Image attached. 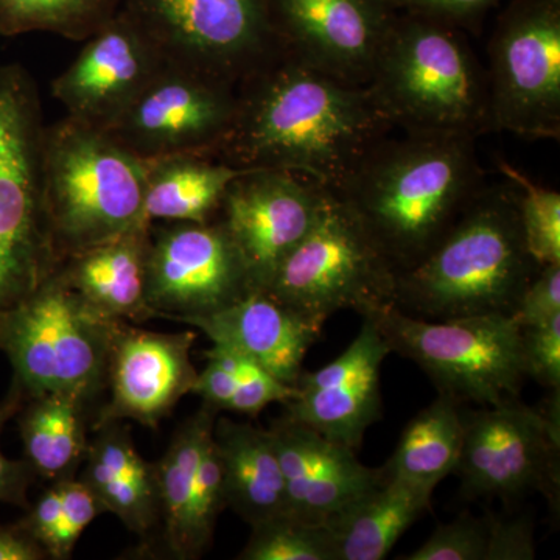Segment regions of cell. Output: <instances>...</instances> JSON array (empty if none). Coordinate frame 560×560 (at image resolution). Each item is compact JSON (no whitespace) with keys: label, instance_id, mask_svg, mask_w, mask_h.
I'll use <instances>...</instances> for the list:
<instances>
[{"label":"cell","instance_id":"6da1fadb","mask_svg":"<svg viewBox=\"0 0 560 560\" xmlns=\"http://www.w3.org/2000/svg\"><path fill=\"white\" fill-rule=\"evenodd\" d=\"M217 160L242 171H285L335 189L393 130L366 86L345 83L280 50L243 81Z\"/></svg>","mask_w":560,"mask_h":560},{"label":"cell","instance_id":"7a4b0ae2","mask_svg":"<svg viewBox=\"0 0 560 560\" xmlns=\"http://www.w3.org/2000/svg\"><path fill=\"white\" fill-rule=\"evenodd\" d=\"M482 186L475 139L405 135L375 143L330 191L397 275L434 248Z\"/></svg>","mask_w":560,"mask_h":560},{"label":"cell","instance_id":"3957f363","mask_svg":"<svg viewBox=\"0 0 560 560\" xmlns=\"http://www.w3.org/2000/svg\"><path fill=\"white\" fill-rule=\"evenodd\" d=\"M540 268L523 241L514 184H485L434 248L397 272L394 305L429 320L512 316Z\"/></svg>","mask_w":560,"mask_h":560},{"label":"cell","instance_id":"277c9868","mask_svg":"<svg viewBox=\"0 0 560 560\" xmlns=\"http://www.w3.org/2000/svg\"><path fill=\"white\" fill-rule=\"evenodd\" d=\"M366 88L405 135L477 139L492 131L488 72L453 22L396 13Z\"/></svg>","mask_w":560,"mask_h":560},{"label":"cell","instance_id":"5b68a950","mask_svg":"<svg viewBox=\"0 0 560 560\" xmlns=\"http://www.w3.org/2000/svg\"><path fill=\"white\" fill-rule=\"evenodd\" d=\"M147 161L109 131L72 117L47 125L44 202L61 264L73 254L151 226L145 220Z\"/></svg>","mask_w":560,"mask_h":560},{"label":"cell","instance_id":"8992f818","mask_svg":"<svg viewBox=\"0 0 560 560\" xmlns=\"http://www.w3.org/2000/svg\"><path fill=\"white\" fill-rule=\"evenodd\" d=\"M46 127L31 72L0 65V320L61 267L44 202Z\"/></svg>","mask_w":560,"mask_h":560},{"label":"cell","instance_id":"52a82bcc","mask_svg":"<svg viewBox=\"0 0 560 560\" xmlns=\"http://www.w3.org/2000/svg\"><path fill=\"white\" fill-rule=\"evenodd\" d=\"M121 324L92 307L57 271L0 320V350L25 396L66 393L90 401L108 381Z\"/></svg>","mask_w":560,"mask_h":560},{"label":"cell","instance_id":"ba28073f","mask_svg":"<svg viewBox=\"0 0 560 560\" xmlns=\"http://www.w3.org/2000/svg\"><path fill=\"white\" fill-rule=\"evenodd\" d=\"M368 318L390 352L418 364L440 394L480 407L521 399L523 382L528 377L523 330L512 316L429 320L390 305Z\"/></svg>","mask_w":560,"mask_h":560},{"label":"cell","instance_id":"9c48e42d","mask_svg":"<svg viewBox=\"0 0 560 560\" xmlns=\"http://www.w3.org/2000/svg\"><path fill=\"white\" fill-rule=\"evenodd\" d=\"M265 291L323 329L335 313L350 311L368 318L394 305L396 270L326 189L312 230Z\"/></svg>","mask_w":560,"mask_h":560},{"label":"cell","instance_id":"30bf717a","mask_svg":"<svg viewBox=\"0 0 560 560\" xmlns=\"http://www.w3.org/2000/svg\"><path fill=\"white\" fill-rule=\"evenodd\" d=\"M165 62L238 88L279 54L268 0H124Z\"/></svg>","mask_w":560,"mask_h":560},{"label":"cell","instance_id":"8fae6325","mask_svg":"<svg viewBox=\"0 0 560 560\" xmlns=\"http://www.w3.org/2000/svg\"><path fill=\"white\" fill-rule=\"evenodd\" d=\"M492 131L560 139V0H512L489 43Z\"/></svg>","mask_w":560,"mask_h":560},{"label":"cell","instance_id":"7c38bea8","mask_svg":"<svg viewBox=\"0 0 560 560\" xmlns=\"http://www.w3.org/2000/svg\"><path fill=\"white\" fill-rule=\"evenodd\" d=\"M458 466L464 499H521L559 492V399L550 411L521 399L463 411Z\"/></svg>","mask_w":560,"mask_h":560},{"label":"cell","instance_id":"4fadbf2b","mask_svg":"<svg viewBox=\"0 0 560 560\" xmlns=\"http://www.w3.org/2000/svg\"><path fill=\"white\" fill-rule=\"evenodd\" d=\"M237 108V88L165 62L108 131L145 161L175 154L215 158Z\"/></svg>","mask_w":560,"mask_h":560},{"label":"cell","instance_id":"5bb4252c","mask_svg":"<svg viewBox=\"0 0 560 560\" xmlns=\"http://www.w3.org/2000/svg\"><path fill=\"white\" fill-rule=\"evenodd\" d=\"M250 290L245 265L219 220L150 230L147 302L153 318L183 323L212 315Z\"/></svg>","mask_w":560,"mask_h":560},{"label":"cell","instance_id":"9a60e30c","mask_svg":"<svg viewBox=\"0 0 560 560\" xmlns=\"http://www.w3.org/2000/svg\"><path fill=\"white\" fill-rule=\"evenodd\" d=\"M326 189L285 171H243L224 195L223 224L253 290H267L280 265L312 230Z\"/></svg>","mask_w":560,"mask_h":560},{"label":"cell","instance_id":"2e32d148","mask_svg":"<svg viewBox=\"0 0 560 560\" xmlns=\"http://www.w3.org/2000/svg\"><path fill=\"white\" fill-rule=\"evenodd\" d=\"M280 49L355 86H366L396 11L385 0H268Z\"/></svg>","mask_w":560,"mask_h":560},{"label":"cell","instance_id":"e0dca14e","mask_svg":"<svg viewBox=\"0 0 560 560\" xmlns=\"http://www.w3.org/2000/svg\"><path fill=\"white\" fill-rule=\"evenodd\" d=\"M165 65L124 9L84 40L79 57L51 83L66 116L108 131Z\"/></svg>","mask_w":560,"mask_h":560},{"label":"cell","instance_id":"ac0fdd59","mask_svg":"<svg viewBox=\"0 0 560 560\" xmlns=\"http://www.w3.org/2000/svg\"><path fill=\"white\" fill-rule=\"evenodd\" d=\"M389 353L375 324L363 318L340 357L318 371L302 372L283 418L359 451L368 429L382 418V364Z\"/></svg>","mask_w":560,"mask_h":560},{"label":"cell","instance_id":"d6986e66","mask_svg":"<svg viewBox=\"0 0 560 560\" xmlns=\"http://www.w3.org/2000/svg\"><path fill=\"white\" fill-rule=\"evenodd\" d=\"M197 340L191 330L158 334L121 324L114 340L108 368L110 399L97 427L132 419L154 429L186 394L198 372L190 360Z\"/></svg>","mask_w":560,"mask_h":560},{"label":"cell","instance_id":"ffe728a7","mask_svg":"<svg viewBox=\"0 0 560 560\" xmlns=\"http://www.w3.org/2000/svg\"><path fill=\"white\" fill-rule=\"evenodd\" d=\"M270 433L294 517L327 522L381 481V469L361 464L357 451L300 422L276 420Z\"/></svg>","mask_w":560,"mask_h":560},{"label":"cell","instance_id":"44dd1931","mask_svg":"<svg viewBox=\"0 0 560 560\" xmlns=\"http://www.w3.org/2000/svg\"><path fill=\"white\" fill-rule=\"evenodd\" d=\"M183 324L201 330L213 345L241 353L291 386L300 381L305 355L323 330L265 290H250L220 312L184 319Z\"/></svg>","mask_w":560,"mask_h":560},{"label":"cell","instance_id":"7402d4cb","mask_svg":"<svg viewBox=\"0 0 560 560\" xmlns=\"http://www.w3.org/2000/svg\"><path fill=\"white\" fill-rule=\"evenodd\" d=\"M151 226L73 254L58 268L66 283L110 319L153 318L147 302Z\"/></svg>","mask_w":560,"mask_h":560},{"label":"cell","instance_id":"603a6c76","mask_svg":"<svg viewBox=\"0 0 560 560\" xmlns=\"http://www.w3.org/2000/svg\"><path fill=\"white\" fill-rule=\"evenodd\" d=\"M213 442L226 506L250 526L289 514L285 481L270 430L217 419Z\"/></svg>","mask_w":560,"mask_h":560},{"label":"cell","instance_id":"cb8c5ba5","mask_svg":"<svg viewBox=\"0 0 560 560\" xmlns=\"http://www.w3.org/2000/svg\"><path fill=\"white\" fill-rule=\"evenodd\" d=\"M88 444L81 481L105 512H113L132 533H149L160 517L156 471L136 451L130 431L119 420L97 427Z\"/></svg>","mask_w":560,"mask_h":560},{"label":"cell","instance_id":"d4e9b609","mask_svg":"<svg viewBox=\"0 0 560 560\" xmlns=\"http://www.w3.org/2000/svg\"><path fill=\"white\" fill-rule=\"evenodd\" d=\"M382 471V470H381ZM430 490L386 477L324 522L337 560H382L429 511Z\"/></svg>","mask_w":560,"mask_h":560},{"label":"cell","instance_id":"484cf974","mask_svg":"<svg viewBox=\"0 0 560 560\" xmlns=\"http://www.w3.org/2000/svg\"><path fill=\"white\" fill-rule=\"evenodd\" d=\"M242 168L206 154H175L147 161L143 212L150 224L209 223Z\"/></svg>","mask_w":560,"mask_h":560},{"label":"cell","instance_id":"4316f807","mask_svg":"<svg viewBox=\"0 0 560 560\" xmlns=\"http://www.w3.org/2000/svg\"><path fill=\"white\" fill-rule=\"evenodd\" d=\"M463 441V404L440 394L405 427L382 474L433 492L458 466Z\"/></svg>","mask_w":560,"mask_h":560},{"label":"cell","instance_id":"83f0119b","mask_svg":"<svg viewBox=\"0 0 560 560\" xmlns=\"http://www.w3.org/2000/svg\"><path fill=\"white\" fill-rule=\"evenodd\" d=\"M20 415L25 460L35 475L55 482L73 477L86 453L84 401L66 393L40 394Z\"/></svg>","mask_w":560,"mask_h":560},{"label":"cell","instance_id":"f1b7e54d","mask_svg":"<svg viewBox=\"0 0 560 560\" xmlns=\"http://www.w3.org/2000/svg\"><path fill=\"white\" fill-rule=\"evenodd\" d=\"M217 415L219 412L205 405L194 418L180 427L164 458L154 466L165 544L179 559L186 539L198 464L206 442L212 436Z\"/></svg>","mask_w":560,"mask_h":560},{"label":"cell","instance_id":"f546056e","mask_svg":"<svg viewBox=\"0 0 560 560\" xmlns=\"http://www.w3.org/2000/svg\"><path fill=\"white\" fill-rule=\"evenodd\" d=\"M124 0H0V36L47 32L86 40L116 16Z\"/></svg>","mask_w":560,"mask_h":560},{"label":"cell","instance_id":"4dcf8cb0","mask_svg":"<svg viewBox=\"0 0 560 560\" xmlns=\"http://www.w3.org/2000/svg\"><path fill=\"white\" fill-rule=\"evenodd\" d=\"M499 168L517 189L518 215L526 249L539 267L560 265V194L533 183L506 161Z\"/></svg>","mask_w":560,"mask_h":560},{"label":"cell","instance_id":"1f68e13d","mask_svg":"<svg viewBox=\"0 0 560 560\" xmlns=\"http://www.w3.org/2000/svg\"><path fill=\"white\" fill-rule=\"evenodd\" d=\"M242 560H337L323 523L283 514L253 526Z\"/></svg>","mask_w":560,"mask_h":560},{"label":"cell","instance_id":"d6a6232c","mask_svg":"<svg viewBox=\"0 0 560 560\" xmlns=\"http://www.w3.org/2000/svg\"><path fill=\"white\" fill-rule=\"evenodd\" d=\"M224 506L226 504H224L223 478H221L220 459L212 431V436L206 442L200 464H198L180 559L198 558L209 547L217 518Z\"/></svg>","mask_w":560,"mask_h":560},{"label":"cell","instance_id":"836d02e7","mask_svg":"<svg viewBox=\"0 0 560 560\" xmlns=\"http://www.w3.org/2000/svg\"><path fill=\"white\" fill-rule=\"evenodd\" d=\"M493 515L464 512L436 530L405 560H489Z\"/></svg>","mask_w":560,"mask_h":560},{"label":"cell","instance_id":"e575fe53","mask_svg":"<svg viewBox=\"0 0 560 560\" xmlns=\"http://www.w3.org/2000/svg\"><path fill=\"white\" fill-rule=\"evenodd\" d=\"M57 482L61 492L60 517L43 541V550L49 558L65 560L72 555L84 529L105 511L83 481L70 477Z\"/></svg>","mask_w":560,"mask_h":560},{"label":"cell","instance_id":"d590c367","mask_svg":"<svg viewBox=\"0 0 560 560\" xmlns=\"http://www.w3.org/2000/svg\"><path fill=\"white\" fill-rule=\"evenodd\" d=\"M241 355V353H238ZM296 386L278 381L270 372L241 355L237 372V388L226 411L257 416L268 405L283 404L296 397Z\"/></svg>","mask_w":560,"mask_h":560},{"label":"cell","instance_id":"8d00e7d4","mask_svg":"<svg viewBox=\"0 0 560 560\" xmlns=\"http://www.w3.org/2000/svg\"><path fill=\"white\" fill-rule=\"evenodd\" d=\"M523 330L526 377L552 390L560 389V313Z\"/></svg>","mask_w":560,"mask_h":560},{"label":"cell","instance_id":"74e56055","mask_svg":"<svg viewBox=\"0 0 560 560\" xmlns=\"http://www.w3.org/2000/svg\"><path fill=\"white\" fill-rule=\"evenodd\" d=\"M205 371L197 375L191 393L200 396L206 407L213 411H226L237 388V372L241 355L234 350L213 345L206 350Z\"/></svg>","mask_w":560,"mask_h":560},{"label":"cell","instance_id":"f35d334b","mask_svg":"<svg viewBox=\"0 0 560 560\" xmlns=\"http://www.w3.org/2000/svg\"><path fill=\"white\" fill-rule=\"evenodd\" d=\"M24 390L20 383L13 382L10 393L0 404V434L3 427L11 418L18 415L24 401ZM35 471L28 466L27 460H11L0 451V501L14 504V506L27 508V492Z\"/></svg>","mask_w":560,"mask_h":560},{"label":"cell","instance_id":"ab89813d","mask_svg":"<svg viewBox=\"0 0 560 560\" xmlns=\"http://www.w3.org/2000/svg\"><path fill=\"white\" fill-rule=\"evenodd\" d=\"M560 313V265H547L523 291L512 319L522 327L539 326Z\"/></svg>","mask_w":560,"mask_h":560},{"label":"cell","instance_id":"60d3db41","mask_svg":"<svg viewBox=\"0 0 560 560\" xmlns=\"http://www.w3.org/2000/svg\"><path fill=\"white\" fill-rule=\"evenodd\" d=\"M536 558L534 526L528 517L501 518L493 515L489 560Z\"/></svg>","mask_w":560,"mask_h":560},{"label":"cell","instance_id":"b9f144b4","mask_svg":"<svg viewBox=\"0 0 560 560\" xmlns=\"http://www.w3.org/2000/svg\"><path fill=\"white\" fill-rule=\"evenodd\" d=\"M396 13H418L453 22L481 13L499 0H385Z\"/></svg>","mask_w":560,"mask_h":560},{"label":"cell","instance_id":"7bdbcfd3","mask_svg":"<svg viewBox=\"0 0 560 560\" xmlns=\"http://www.w3.org/2000/svg\"><path fill=\"white\" fill-rule=\"evenodd\" d=\"M43 547L21 526H0V560L46 559Z\"/></svg>","mask_w":560,"mask_h":560}]
</instances>
